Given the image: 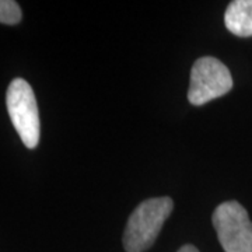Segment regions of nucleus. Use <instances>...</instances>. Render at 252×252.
<instances>
[{"instance_id": "7", "label": "nucleus", "mask_w": 252, "mask_h": 252, "mask_svg": "<svg viewBox=\"0 0 252 252\" xmlns=\"http://www.w3.org/2000/svg\"><path fill=\"white\" fill-rule=\"evenodd\" d=\"M178 252H199V250L196 247H193V245H184V247H181Z\"/></svg>"}, {"instance_id": "4", "label": "nucleus", "mask_w": 252, "mask_h": 252, "mask_svg": "<svg viewBox=\"0 0 252 252\" xmlns=\"http://www.w3.org/2000/svg\"><path fill=\"white\" fill-rule=\"evenodd\" d=\"M212 221L224 252H252V221L243 205L237 200L219 205Z\"/></svg>"}, {"instance_id": "6", "label": "nucleus", "mask_w": 252, "mask_h": 252, "mask_svg": "<svg viewBox=\"0 0 252 252\" xmlns=\"http://www.w3.org/2000/svg\"><path fill=\"white\" fill-rule=\"evenodd\" d=\"M21 21V9L14 0H0V23L14 26Z\"/></svg>"}, {"instance_id": "5", "label": "nucleus", "mask_w": 252, "mask_h": 252, "mask_svg": "<svg viewBox=\"0 0 252 252\" xmlns=\"http://www.w3.org/2000/svg\"><path fill=\"white\" fill-rule=\"evenodd\" d=\"M225 28L237 36H252V0H234L224 14Z\"/></svg>"}, {"instance_id": "1", "label": "nucleus", "mask_w": 252, "mask_h": 252, "mask_svg": "<svg viewBox=\"0 0 252 252\" xmlns=\"http://www.w3.org/2000/svg\"><path fill=\"white\" fill-rule=\"evenodd\" d=\"M174 202L168 196L142 202L129 216L124 233L126 252H144L158 237L164 221L171 215Z\"/></svg>"}, {"instance_id": "2", "label": "nucleus", "mask_w": 252, "mask_h": 252, "mask_svg": "<svg viewBox=\"0 0 252 252\" xmlns=\"http://www.w3.org/2000/svg\"><path fill=\"white\" fill-rule=\"evenodd\" d=\"M10 119L27 149H35L39 142L41 124L32 87L21 77L10 83L6 94Z\"/></svg>"}, {"instance_id": "3", "label": "nucleus", "mask_w": 252, "mask_h": 252, "mask_svg": "<svg viewBox=\"0 0 252 252\" xmlns=\"http://www.w3.org/2000/svg\"><path fill=\"white\" fill-rule=\"evenodd\" d=\"M231 89L233 77L224 63L212 56H203L193 63L188 90L192 105H203L224 95Z\"/></svg>"}]
</instances>
